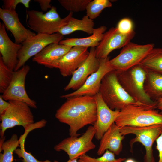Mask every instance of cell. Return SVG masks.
I'll return each mask as SVG.
<instances>
[{
  "mask_svg": "<svg viewBox=\"0 0 162 162\" xmlns=\"http://www.w3.org/2000/svg\"><path fill=\"white\" fill-rule=\"evenodd\" d=\"M67 100L56 111L55 117L69 126L70 136H79L77 132L97 119V106L94 96L84 95Z\"/></svg>",
  "mask_w": 162,
  "mask_h": 162,
  "instance_id": "cell-1",
  "label": "cell"
},
{
  "mask_svg": "<svg viewBox=\"0 0 162 162\" xmlns=\"http://www.w3.org/2000/svg\"><path fill=\"white\" fill-rule=\"evenodd\" d=\"M115 71L118 82L130 96L140 105L155 109V101L149 98L144 90L147 74L145 68L139 64L125 70Z\"/></svg>",
  "mask_w": 162,
  "mask_h": 162,
  "instance_id": "cell-2",
  "label": "cell"
},
{
  "mask_svg": "<svg viewBox=\"0 0 162 162\" xmlns=\"http://www.w3.org/2000/svg\"><path fill=\"white\" fill-rule=\"evenodd\" d=\"M111 110L120 111L132 105H140L125 91L118 80L115 70L107 73L103 79L99 92Z\"/></svg>",
  "mask_w": 162,
  "mask_h": 162,
  "instance_id": "cell-3",
  "label": "cell"
},
{
  "mask_svg": "<svg viewBox=\"0 0 162 162\" xmlns=\"http://www.w3.org/2000/svg\"><path fill=\"white\" fill-rule=\"evenodd\" d=\"M115 122L119 128L162 124V114L155 109L139 105H130L120 111Z\"/></svg>",
  "mask_w": 162,
  "mask_h": 162,
  "instance_id": "cell-4",
  "label": "cell"
},
{
  "mask_svg": "<svg viewBox=\"0 0 162 162\" xmlns=\"http://www.w3.org/2000/svg\"><path fill=\"white\" fill-rule=\"evenodd\" d=\"M27 13L30 28L38 34H48L58 32L62 28L68 23L73 14V12H70L65 17L62 18L54 6L44 14L35 10L28 11Z\"/></svg>",
  "mask_w": 162,
  "mask_h": 162,
  "instance_id": "cell-5",
  "label": "cell"
},
{
  "mask_svg": "<svg viewBox=\"0 0 162 162\" xmlns=\"http://www.w3.org/2000/svg\"><path fill=\"white\" fill-rule=\"evenodd\" d=\"M9 101V107L0 115L1 137L4 136L5 131L8 128L21 125L26 130L34 123V116L28 105L20 101Z\"/></svg>",
  "mask_w": 162,
  "mask_h": 162,
  "instance_id": "cell-6",
  "label": "cell"
},
{
  "mask_svg": "<svg viewBox=\"0 0 162 162\" xmlns=\"http://www.w3.org/2000/svg\"><path fill=\"white\" fill-rule=\"evenodd\" d=\"M119 128L121 133L124 136L130 134L135 135V137L129 142L131 150L134 143L140 142L144 146L146 149L144 162H155L152 147L154 142L162 132V124L140 127L126 126Z\"/></svg>",
  "mask_w": 162,
  "mask_h": 162,
  "instance_id": "cell-7",
  "label": "cell"
},
{
  "mask_svg": "<svg viewBox=\"0 0 162 162\" xmlns=\"http://www.w3.org/2000/svg\"><path fill=\"white\" fill-rule=\"evenodd\" d=\"M154 47L152 43L142 45L130 42L123 47L117 56L110 60V64L114 70H127L140 64Z\"/></svg>",
  "mask_w": 162,
  "mask_h": 162,
  "instance_id": "cell-8",
  "label": "cell"
},
{
  "mask_svg": "<svg viewBox=\"0 0 162 162\" xmlns=\"http://www.w3.org/2000/svg\"><path fill=\"white\" fill-rule=\"evenodd\" d=\"M95 133L94 127L90 126L81 136H70L66 138L55 146L54 148L57 152L63 151L65 152L68 155L69 159H78L96 147L92 141Z\"/></svg>",
  "mask_w": 162,
  "mask_h": 162,
  "instance_id": "cell-9",
  "label": "cell"
},
{
  "mask_svg": "<svg viewBox=\"0 0 162 162\" xmlns=\"http://www.w3.org/2000/svg\"><path fill=\"white\" fill-rule=\"evenodd\" d=\"M64 36L59 32L52 34H37L25 40L18 53V63L14 71L25 65L31 57L34 56L50 44L59 43L63 40Z\"/></svg>",
  "mask_w": 162,
  "mask_h": 162,
  "instance_id": "cell-10",
  "label": "cell"
},
{
  "mask_svg": "<svg viewBox=\"0 0 162 162\" xmlns=\"http://www.w3.org/2000/svg\"><path fill=\"white\" fill-rule=\"evenodd\" d=\"M30 69V66L26 65L14 71L10 84L2 95L4 100L20 101L27 104L31 107L37 108L36 102L29 97L25 88L26 77Z\"/></svg>",
  "mask_w": 162,
  "mask_h": 162,
  "instance_id": "cell-11",
  "label": "cell"
},
{
  "mask_svg": "<svg viewBox=\"0 0 162 162\" xmlns=\"http://www.w3.org/2000/svg\"><path fill=\"white\" fill-rule=\"evenodd\" d=\"M110 57L99 59V67L98 70L90 75L83 86L73 92L61 96L68 99L84 95L94 96L99 92L102 80L108 73L114 70L110 62Z\"/></svg>",
  "mask_w": 162,
  "mask_h": 162,
  "instance_id": "cell-12",
  "label": "cell"
},
{
  "mask_svg": "<svg viewBox=\"0 0 162 162\" xmlns=\"http://www.w3.org/2000/svg\"><path fill=\"white\" fill-rule=\"evenodd\" d=\"M134 31L130 34L120 33L116 27H112L105 32L99 45L96 48V55L98 59L104 58L114 50L123 47L135 36Z\"/></svg>",
  "mask_w": 162,
  "mask_h": 162,
  "instance_id": "cell-13",
  "label": "cell"
},
{
  "mask_svg": "<svg viewBox=\"0 0 162 162\" xmlns=\"http://www.w3.org/2000/svg\"><path fill=\"white\" fill-rule=\"evenodd\" d=\"M99 59L96 57V48H90L88 57L72 75L69 82L64 87L65 91H76L84 84L89 76L97 71L99 67Z\"/></svg>",
  "mask_w": 162,
  "mask_h": 162,
  "instance_id": "cell-14",
  "label": "cell"
},
{
  "mask_svg": "<svg viewBox=\"0 0 162 162\" xmlns=\"http://www.w3.org/2000/svg\"><path fill=\"white\" fill-rule=\"evenodd\" d=\"M94 96L97 106V119L93 126L96 130L95 137L97 140H100L115 122L120 111L110 109L104 101L99 93Z\"/></svg>",
  "mask_w": 162,
  "mask_h": 162,
  "instance_id": "cell-15",
  "label": "cell"
},
{
  "mask_svg": "<svg viewBox=\"0 0 162 162\" xmlns=\"http://www.w3.org/2000/svg\"><path fill=\"white\" fill-rule=\"evenodd\" d=\"M0 18L5 28L13 34L17 44H21L36 34L26 28L20 21L16 10L0 8Z\"/></svg>",
  "mask_w": 162,
  "mask_h": 162,
  "instance_id": "cell-16",
  "label": "cell"
},
{
  "mask_svg": "<svg viewBox=\"0 0 162 162\" xmlns=\"http://www.w3.org/2000/svg\"><path fill=\"white\" fill-rule=\"evenodd\" d=\"M88 48L75 46L71 48L61 59L58 69L64 77L72 75L85 61L89 55Z\"/></svg>",
  "mask_w": 162,
  "mask_h": 162,
  "instance_id": "cell-17",
  "label": "cell"
},
{
  "mask_svg": "<svg viewBox=\"0 0 162 162\" xmlns=\"http://www.w3.org/2000/svg\"><path fill=\"white\" fill-rule=\"evenodd\" d=\"M71 48L59 43L51 44L34 56L32 60L49 68H58L60 60Z\"/></svg>",
  "mask_w": 162,
  "mask_h": 162,
  "instance_id": "cell-18",
  "label": "cell"
},
{
  "mask_svg": "<svg viewBox=\"0 0 162 162\" xmlns=\"http://www.w3.org/2000/svg\"><path fill=\"white\" fill-rule=\"evenodd\" d=\"M21 44L13 42L9 38L3 24L0 23V52L4 64L14 71L18 63V52Z\"/></svg>",
  "mask_w": 162,
  "mask_h": 162,
  "instance_id": "cell-19",
  "label": "cell"
},
{
  "mask_svg": "<svg viewBox=\"0 0 162 162\" xmlns=\"http://www.w3.org/2000/svg\"><path fill=\"white\" fill-rule=\"evenodd\" d=\"M124 138V136L121 133L119 128L115 122L113 123L100 140L98 155H102L107 150L115 154H119L122 149V141Z\"/></svg>",
  "mask_w": 162,
  "mask_h": 162,
  "instance_id": "cell-20",
  "label": "cell"
},
{
  "mask_svg": "<svg viewBox=\"0 0 162 162\" xmlns=\"http://www.w3.org/2000/svg\"><path fill=\"white\" fill-rule=\"evenodd\" d=\"M106 29V26H102L94 28L93 34L89 36L81 38H68L62 40L59 43L71 47L75 46L97 47L99 45Z\"/></svg>",
  "mask_w": 162,
  "mask_h": 162,
  "instance_id": "cell-21",
  "label": "cell"
},
{
  "mask_svg": "<svg viewBox=\"0 0 162 162\" xmlns=\"http://www.w3.org/2000/svg\"><path fill=\"white\" fill-rule=\"evenodd\" d=\"M146 70L147 74L144 83V90L149 98L155 101L162 98V75Z\"/></svg>",
  "mask_w": 162,
  "mask_h": 162,
  "instance_id": "cell-22",
  "label": "cell"
},
{
  "mask_svg": "<svg viewBox=\"0 0 162 162\" xmlns=\"http://www.w3.org/2000/svg\"><path fill=\"white\" fill-rule=\"evenodd\" d=\"M94 23L93 20L86 15L82 20H79L72 17L68 23L60 30L59 33L63 35L70 34L76 31H81L89 35H92L94 28Z\"/></svg>",
  "mask_w": 162,
  "mask_h": 162,
  "instance_id": "cell-23",
  "label": "cell"
},
{
  "mask_svg": "<svg viewBox=\"0 0 162 162\" xmlns=\"http://www.w3.org/2000/svg\"><path fill=\"white\" fill-rule=\"evenodd\" d=\"M139 64L147 70L162 75V48H154Z\"/></svg>",
  "mask_w": 162,
  "mask_h": 162,
  "instance_id": "cell-24",
  "label": "cell"
},
{
  "mask_svg": "<svg viewBox=\"0 0 162 162\" xmlns=\"http://www.w3.org/2000/svg\"><path fill=\"white\" fill-rule=\"evenodd\" d=\"M3 138L0 142V152H3L0 154V162H13V153L20 147L19 139L16 134H14L9 139L5 142Z\"/></svg>",
  "mask_w": 162,
  "mask_h": 162,
  "instance_id": "cell-25",
  "label": "cell"
},
{
  "mask_svg": "<svg viewBox=\"0 0 162 162\" xmlns=\"http://www.w3.org/2000/svg\"><path fill=\"white\" fill-rule=\"evenodd\" d=\"M33 128L30 127L25 130L24 134L22 135L20 138V148H17L14 152L16 154L19 158H22L23 162H51L49 160L44 161L39 160L36 158L30 152L26 151L25 148V143L26 138L28 134Z\"/></svg>",
  "mask_w": 162,
  "mask_h": 162,
  "instance_id": "cell-26",
  "label": "cell"
},
{
  "mask_svg": "<svg viewBox=\"0 0 162 162\" xmlns=\"http://www.w3.org/2000/svg\"><path fill=\"white\" fill-rule=\"evenodd\" d=\"M112 6L111 2L108 0H91L86 7V15L93 20L99 16L104 9Z\"/></svg>",
  "mask_w": 162,
  "mask_h": 162,
  "instance_id": "cell-27",
  "label": "cell"
},
{
  "mask_svg": "<svg viewBox=\"0 0 162 162\" xmlns=\"http://www.w3.org/2000/svg\"><path fill=\"white\" fill-rule=\"evenodd\" d=\"M14 71L10 69L4 63L0 57V92L3 94L10 84L13 76Z\"/></svg>",
  "mask_w": 162,
  "mask_h": 162,
  "instance_id": "cell-28",
  "label": "cell"
},
{
  "mask_svg": "<svg viewBox=\"0 0 162 162\" xmlns=\"http://www.w3.org/2000/svg\"><path fill=\"white\" fill-rule=\"evenodd\" d=\"M115 154L107 150L100 157L93 158L85 154L80 156L78 161V162H122L126 160L125 158L116 159Z\"/></svg>",
  "mask_w": 162,
  "mask_h": 162,
  "instance_id": "cell-29",
  "label": "cell"
},
{
  "mask_svg": "<svg viewBox=\"0 0 162 162\" xmlns=\"http://www.w3.org/2000/svg\"><path fill=\"white\" fill-rule=\"evenodd\" d=\"M92 0H59L60 4L66 10L72 12L82 11L86 9Z\"/></svg>",
  "mask_w": 162,
  "mask_h": 162,
  "instance_id": "cell-30",
  "label": "cell"
},
{
  "mask_svg": "<svg viewBox=\"0 0 162 162\" xmlns=\"http://www.w3.org/2000/svg\"><path fill=\"white\" fill-rule=\"evenodd\" d=\"M116 27L120 33L124 34H130L134 31L133 22L128 18H124L120 20Z\"/></svg>",
  "mask_w": 162,
  "mask_h": 162,
  "instance_id": "cell-31",
  "label": "cell"
},
{
  "mask_svg": "<svg viewBox=\"0 0 162 162\" xmlns=\"http://www.w3.org/2000/svg\"><path fill=\"white\" fill-rule=\"evenodd\" d=\"M31 0H4L3 8L16 10V6L19 4H23L26 8H28Z\"/></svg>",
  "mask_w": 162,
  "mask_h": 162,
  "instance_id": "cell-32",
  "label": "cell"
},
{
  "mask_svg": "<svg viewBox=\"0 0 162 162\" xmlns=\"http://www.w3.org/2000/svg\"><path fill=\"white\" fill-rule=\"evenodd\" d=\"M156 148L159 153V159L158 162H162V132L156 140Z\"/></svg>",
  "mask_w": 162,
  "mask_h": 162,
  "instance_id": "cell-33",
  "label": "cell"
},
{
  "mask_svg": "<svg viewBox=\"0 0 162 162\" xmlns=\"http://www.w3.org/2000/svg\"><path fill=\"white\" fill-rule=\"evenodd\" d=\"M34 1L39 4L41 10L44 11H47L48 9H50L52 6L50 4L51 0H35Z\"/></svg>",
  "mask_w": 162,
  "mask_h": 162,
  "instance_id": "cell-34",
  "label": "cell"
},
{
  "mask_svg": "<svg viewBox=\"0 0 162 162\" xmlns=\"http://www.w3.org/2000/svg\"><path fill=\"white\" fill-rule=\"evenodd\" d=\"M10 103L6 102L2 98V95H0V114H2L8 108Z\"/></svg>",
  "mask_w": 162,
  "mask_h": 162,
  "instance_id": "cell-35",
  "label": "cell"
},
{
  "mask_svg": "<svg viewBox=\"0 0 162 162\" xmlns=\"http://www.w3.org/2000/svg\"><path fill=\"white\" fill-rule=\"evenodd\" d=\"M155 108L160 110L161 111L160 112L162 114V98L155 101Z\"/></svg>",
  "mask_w": 162,
  "mask_h": 162,
  "instance_id": "cell-36",
  "label": "cell"
},
{
  "mask_svg": "<svg viewBox=\"0 0 162 162\" xmlns=\"http://www.w3.org/2000/svg\"><path fill=\"white\" fill-rule=\"evenodd\" d=\"M78 159H75L73 160L69 159L68 161L66 162H78L77 160ZM52 162H59L57 160H54Z\"/></svg>",
  "mask_w": 162,
  "mask_h": 162,
  "instance_id": "cell-37",
  "label": "cell"
},
{
  "mask_svg": "<svg viewBox=\"0 0 162 162\" xmlns=\"http://www.w3.org/2000/svg\"><path fill=\"white\" fill-rule=\"evenodd\" d=\"M125 162H136L134 160L131 159L127 160Z\"/></svg>",
  "mask_w": 162,
  "mask_h": 162,
  "instance_id": "cell-38",
  "label": "cell"
}]
</instances>
